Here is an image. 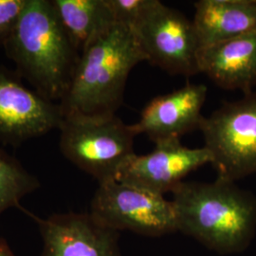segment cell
Instances as JSON below:
<instances>
[{
  "mask_svg": "<svg viewBox=\"0 0 256 256\" xmlns=\"http://www.w3.org/2000/svg\"><path fill=\"white\" fill-rule=\"evenodd\" d=\"M178 232L220 256L247 250L256 234V198L236 182H183L172 192Z\"/></svg>",
  "mask_w": 256,
  "mask_h": 256,
  "instance_id": "1",
  "label": "cell"
},
{
  "mask_svg": "<svg viewBox=\"0 0 256 256\" xmlns=\"http://www.w3.org/2000/svg\"><path fill=\"white\" fill-rule=\"evenodd\" d=\"M19 75L48 101L63 100L80 54L70 42L52 0H27L19 23L3 44Z\"/></svg>",
  "mask_w": 256,
  "mask_h": 256,
  "instance_id": "2",
  "label": "cell"
},
{
  "mask_svg": "<svg viewBox=\"0 0 256 256\" xmlns=\"http://www.w3.org/2000/svg\"><path fill=\"white\" fill-rule=\"evenodd\" d=\"M142 61L133 30L115 23L80 54L70 88L59 102L64 114H116L128 76Z\"/></svg>",
  "mask_w": 256,
  "mask_h": 256,
  "instance_id": "3",
  "label": "cell"
},
{
  "mask_svg": "<svg viewBox=\"0 0 256 256\" xmlns=\"http://www.w3.org/2000/svg\"><path fill=\"white\" fill-rule=\"evenodd\" d=\"M64 158L98 183L115 180L134 152L137 133L116 114H64L58 128Z\"/></svg>",
  "mask_w": 256,
  "mask_h": 256,
  "instance_id": "4",
  "label": "cell"
},
{
  "mask_svg": "<svg viewBox=\"0 0 256 256\" xmlns=\"http://www.w3.org/2000/svg\"><path fill=\"white\" fill-rule=\"evenodd\" d=\"M200 130L216 178L236 182L256 174V92L223 104Z\"/></svg>",
  "mask_w": 256,
  "mask_h": 256,
  "instance_id": "5",
  "label": "cell"
},
{
  "mask_svg": "<svg viewBox=\"0 0 256 256\" xmlns=\"http://www.w3.org/2000/svg\"><path fill=\"white\" fill-rule=\"evenodd\" d=\"M90 214L110 229L149 238L178 232L174 205L164 196L128 183H99Z\"/></svg>",
  "mask_w": 256,
  "mask_h": 256,
  "instance_id": "6",
  "label": "cell"
},
{
  "mask_svg": "<svg viewBox=\"0 0 256 256\" xmlns=\"http://www.w3.org/2000/svg\"><path fill=\"white\" fill-rule=\"evenodd\" d=\"M148 61L174 75L200 74V45L192 20L155 0L131 27Z\"/></svg>",
  "mask_w": 256,
  "mask_h": 256,
  "instance_id": "7",
  "label": "cell"
},
{
  "mask_svg": "<svg viewBox=\"0 0 256 256\" xmlns=\"http://www.w3.org/2000/svg\"><path fill=\"white\" fill-rule=\"evenodd\" d=\"M210 164V153L205 147L184 146L180 140H165L155 144V149L148 154L128 158L115 180L164 196L174 192L190 173Z\"/></svg>",
  "mask_w": 256,
  "mask_h": 256,
  "instance_id": "8",
  "label": "cell"
},
{
  "mask_svg": "<svg viewBox=\"0 0 256 256\" xmlns=\"http://www.w3.org/2000/svg\"><path fill=\"white\" fill-rule=\"evenodd\" d=\"M64 118L60 104L30 90L0 70V142L18 146L59 128Z\"/></svg>",
  "mask_w": 256,
  "mask_h": 256,
  "instance_id": "9",
  "label": "cell"
},
{
  "mask_svg": "<svg viewBox=\"0 0 256 256\" xmlns=\"http://www.w3.org/2000/svg\"><path fill=\"white\" fill-rule=\"evenodd\" d=\"M36 220L43 248L41 256H122L120 232L95 220L90 212L54 214Z\"/></svg>",
  "mask_w": 256,
  "mask_h": 256,
  "instance_id": "10",
  "label": "cell"
},
{
  "mask_svg": "<svg viewBox=\"0 0 256 256\" xmlns=\"http://www.w3.org/2000/svg\"><path fill=\"white\" fill-rule=\"evenodd\" d=\"M207 92L203 84L187 82L176 90L160 95L147 104L132 126L137 135L144 134L154 144L180 140L191 131L200 130Z\"/></svg>",
  "mask_w": 256,
  "mask_h": 256,
  "instance_id": "11",
  "label": "cell"
},
{
  "mask_svg": "<svg viewBox=\"0 0 256 256\" xmlns=\"http://www.w3.org/2000/svg\"><path fill=\"white\" fill-rule=\"evenodd\" d=\"M200 74L221 88L254 92L256 86V32L212 46L198 54Z\"/></svg>",
  "mask_w": 256,
  "mask_h": 256,
  "instance_id": "12",
  "label": "cell"
},
{
  "mask_svg": "<svg viewBox=\"0 0 256 256\" xmlns=\"http://www.w3.org/2000/svg\"><path fill=\"white\" fill-rule=\"evenodd\" d=\"M200 48L256 32V0H200L192 20Z\"/></svg>",
  "mask_w": 256,
  "mask_h": 256,
  "instance_id": "13",
  "label": "cell"
},
{
  "mask_svg": "<svg viewBox=\"0 0 256 256\" xmlns=\"http://www.w3.org/2000/svg\"><path fill=\"white\" fill-rule=\"evenodd\" d=\"M76 50H82L116 22L108 0H52Z\"/></svg>",
  "mask_w": 256,
  "mask_h": 256,
  "instance_id": "14",
  "label": "cell"
},
{
  "mask_svg": "<svg viewBox=\"0 0 256 256\" xmlns=\"http://www.w3.org/2000/svg\"><path fill=\"white\" fill-rule=\"evenodd\" d=\"M39 187L36 176L16 158L0 149V214L14 207L21 208V200Z\"/></svg>",
  "mask_w": 256,
  "mask_h": 256,
  "instance_id": "15",
  "label": "cell"
},
{
  "mask_svg": "<svg viewBox=\"0 0 256 256\" xmlns=\"http://www.w3.org/2000/svg\"><path fill=\"white\" fill-rule=\"evenodd\" d=\"M155 0H108L117 23L132 27Z\"/></svg>",
  "mask_w": 256,
  "mask_h": 256,
  "instance_id": "16",
  "label": "cell"
},
{
  "mask_svg": "<svg viewBox=\"0 0 256 256\" xmlns=\"http://www.w3.org/2000/svg\"><path fill=\"white\" fill-rule=\"evenodd\" d=\"M27 0H0V44L9 39L19 23Z\"/></svg>",
  "mask_w": 256,
  "mask_h": 256,
  "instance_id": "17",
  "label": "cell"
},
{
  "mask_svg": "<svg viewBox=\"0 0 256 256\" xmlns=\"http://www.w3.org/2000/svg\"><path fill=\"white\" fill-rule=\"evenodd\" d=\"M0 256H16L10 250L8 243L2 238H0Z\"/></svg>",
  "mask_w": 256,
  "mask_h": 256,
  "instance_id": "18",
  "label": "cell"
}]
</instances>
